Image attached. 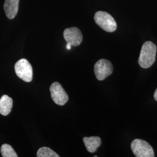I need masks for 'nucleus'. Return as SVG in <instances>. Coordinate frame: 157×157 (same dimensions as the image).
I'll list each match as a JSON object with an SVG mask.
<instances>
[{
  "mask_svg": "<svg viewBox=\"0 0 157 157\" xmlns=\"http://www.w3.org/2000/svg\"><path fill=\"white\" fill-rule=\"evenodd\" d=\"M157 46L151 41H146L142 46L139 63L141 67L148 68L151 67L155 61Z\"/></svg>",
  "mask_w": 157,
  "mask_h": 157,
  "instance_id": "f257e3e1",
  "label": "nucleus"
},
{
  "mask_svg": "<svg viewBox=\"0 0 157 157\" xmlns=\"http://www.w3.org/2000/svg\"><path fill=\"white\" fill-rule=\"evenodd\" d=\"M96 24L107 32H113L117 28V25L113 17L106 12H97L94 15Z\"/></svg>",
  "mask_w": 157,
  "mask_h": 157,
  "instance_id": "f03ea898",
  "label": "nucleus"
},
{
  "mask_svg": "<svg viewBox=\"0 0 157 157\" xmlns=\"http://www.w3.org/2000/svg\"><path fill=\"white\" fill-rule=\"evenodd\" d=\"M131 148L136 157H155L152 147L146 141L135 139L131 143Z\"/></svg>",
  "mask_w": 157,
  "mask_h": 157,
  "instance_id": "7ed1b4c3",
  "label": "nucleus"
},
{
  "mask_svg": "<svg viewBox=\"0 0 157 157\" xmlns=\"http://www.w3.org/2000/svg\"><path fill=\"white\" fill-rule=\"evenodd\" d=\"M15 71L17 77L26 82H30L33 79V68L26 59L19 60L15 65Z\"/></svg>",
  "mask_w": 157,
  "mask_h": 157,
  "instance_id": "20e7f679",
  "label": "nucleus"
},
{
  "mask_svg": "<svg viewBox=\"0 0 157 157\" xmlns=\"http://www.w3.org/2000/svg\"><path fill=\"white\" fill-rule=\"evenodd\" d=\"M113 72L111 62L105 59H101L95 63L94 73L98 80H104Z\"/></svg>",
  "mask_w": 157,
  "mask_h": 157,
  "instance_id": "39448f33",
  "label": "nucleus"
},
{
  "mask_svg": "<svg viewBox=\"0 0 157 157\" xmlns=\"http://www.w3.org/2000/svg\"><path fill=\"white\" fill-rule=\"evenodd\" d=\"M50 90L51 98L57 105L62 106L68 101L69 97L67 94L59 83H53L51 85Z\"/></svg>",
  "mask_w": 157,
  "mask_h": 157,
  "instance_id": "423d86ee",
  "label": "nucleus"
},
{
  "mask_svg": "<svg viewBox=\"0 0 157 157\" xmlns=\"http://www.w3.org/2000/svg\"><path fill=\"white\" fill-rule=\"evenodd\" d=\"M63 37L67 43L73 47L80 45L83 40V36L80 30L75 27L66 29L63 32Z\"/></svg>",
  "mask_w": 157,
  "mask_h": 157,
  "instance_id": "0eeeda50",
  "label": "nucleus"
},
{
  "mask_svg": "<svg viewBox=\"0 0 157 157\" xmlns=\"http://www.w3.org/2000/svg\"><path fill=\"white\" fill-rule=\"evenodd\" d=\"M19 0H6L4 8L6 16L10 19L16 17L19 8Z\"/></svg>",
  "mask_w": 157,
  "mask_h": 157,
  "instance_id": "6e6552de",
  "label": "nucleus"
},
{
  "mask_svg": "<svg viewBox=\"0 0 157 157\" xmlns=\"http://www.w3.org/2000/svg\"><path fill=\"white\" fill-rule=\"evenodd\" d=\"M83 142L87 150L91 153L96 151L101 144L100 137L97 136L85 137L83 138Z\"/></svg>",
  "mask_w": 157,
  "mask_h": 157,
  "instance_id": "1a4fd4ad",
  "label": "nucleus"
},
{
  "mask_svg": "<svg viewBox=\"0 0 157 157\" xmlns=\"http://www.w3.org/2000/svg\"><path fill=\"white\" fill-rule=\"evenodd\" d=\"M13 106V101L8 95H4L0 98V113L7 116L11 112Z\"/></svg>",
  "mask_w": 157,
  "mask_h": 157,
  "instance_id": "9d476101",
  "label": "nucleus"
},
{
  "mask_svg": "<svg viewBox=\"0 0 157 157\" xmlns=\"http://www.w3.org/2000/svg\"><path fill=\"white\" fill-rule=\"evenodd\" d=\"M37 157H59V156L48 147H43L39 149L37 153Z\"/></svg>",
  "mask_w": 157,
  "mask_h": 157,
  "instance_id": "9b49d317",
  "label": "nucleus"
},
{
  "mask_svg": "<svg viewBox=\"0 0 157 157\" xmlns=\"http://www.w3.org/2000/svg\"><path fill=\"white\" fill-rule=\"evenodd\" d=\"M1 152L3 157H17V155L13 148L7 144H4L1 146Z\"/></svg>",
  "mask_w": 157,
  "mask_h": 157,
  "instance_id": "f8f14e48",
  "label": "nucleus"
},
{
  "mask_svg": "<svg viewBox=\"0 0 157 157\" xmlns=\"http://www.w3.org/2000/svg\"><path fill=\"white\" fill-rule=\"evenodd\" d=\"M71 47H72V45H71L70 44H69V43H67V49L69 50L71 49Z\"/></svg>",
  "mask_w": 157,
  "mask_h": 157,
  "instance_id": "ddd939ff",
  "label": "nucleus"
},
{
  "mask_svg": "<svg viewBox=\"0 0 157 157\" xmlns=\"http://www.w3.org/2000/svg\"><path fill=\"white\" fill-rule=\"evenodd\" d=\"M154 98L156 101H157V89L154 93Z\"/></svg>",
  "mask_w": 157,
  "mask_h": 157,
  "instance_id": "4468645a",
  "label": "nucleus"
}]
</instances>
